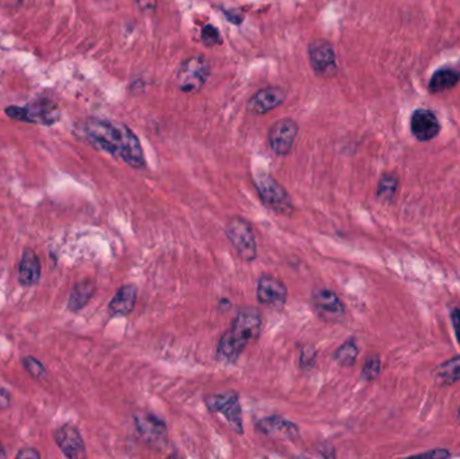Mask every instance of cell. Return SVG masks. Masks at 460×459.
I'll return each instance as SVG.
<instances>
[{"mask_svg":"<svg viewBox=\"0 0 460 459\" xmlns=\"http://www.w3.org/2000/svg\"><path fill=\"white\" fill-rule=\"evenodd\" d=\"M410 129L417 141H432L440 131V124L434 112L428 109H417L410 119Z\"/></svg>","mask_w":460,"mask_h":459,"instance_id":"16","label":"cell"},{"mask_svg":"<svg viewBox=\"0 0 460 459\" xmlns=\"http://www.w3.org/2000/svg\"><path fill=\"white\" fill-rule=\"evenodd\" d=\"M40 263L38 256L31 251L26 249L19 261L18 268V279L23 287H34L40 281Z\"/></svg>","mask_w":460,"mask_h":459,"instance_id":"18","label":"cell"},{"mask_svg":"<svg viewBox=\"0 0 460 459\" xmlns=\"http://www.w3.org/2000/svg\"><path fill=\"white\" fill-rule=\"evenodd\" d=\"M22 362H23V367L27 370V373L31 377H34L37 380H42V379H45L48 376V370L45 368V365L37 358L27 356V357H23Z\"/></svg>","mask_w":460,"mask_h":459,"instance_id":"24","label":"cell"},{"mask_svg":"<svg viewBox=\"0 0 460 459\" xmlns=\"http://www.w3.org/2000/svg\"><path fill=\"white\" fill-rule=\"evenodd\" d=\"M458 421L460 423V407H459V411H458Z\"/></svg>","mask_w":460,"mask_h":459,"instance_id":"35","label":"cell"},{"mask_svg":"<svg viewBox=\"0 0 460 459\" xmlns=\"http://www.w3.org/2000/svg\"><path fill=\"white\" fill-rule=\"evenodd\" d=\"M256 430L264 436L276 441L295 442L300 438V430L294 421H288L279 415L267 416L256 423Z\"/></svg>","mask_w":460,"mask_h":459,"instance_id":"13","label":"cell"},{"mask_svg":"<svg viewBox=\"0 0 460 459\" xmlns=\"http://www.w3.org/2000/svg\"><path fill=\"white\" fill-rule=\"evenodd\" d=\"M94 291H96V284L93 281H78L72 288V293L69 296V302H67V308L70 311H75V313L81 311L84 307L89 303L90 299L94 295Z\"/></svg>","mask_w":460,"mask_h":459,"instance_id":"19","label":"cell"},{"mask_svg":"<svg viewBox=\"0 0 460 459\" xmlns=\"http://www.w3.org/2000/svg\"><path fill=\"white\" fill-rule=\"evenodd\" d=\"M136 430L143 442L153 450H162L167 446L168 431L167 424L148 411H139L133 415Z\"/></svg>","mask_w":460,"mask_h":459,"instance_id":"8","label":"cell"},{"mask_svg":"<svg viewBox=\"0 0 460 459\" xmlns=\"http://www.w3.org/2000/svg\"><path fill=\"white\" fill-rule=\"evenodd\" d=\"M380 372H381V360L378 356H371L366 360L361 376L365 382H373L380 376Z\"/></svg>","mask_w":460,"mask_h":459,"instance_id":"25","label":"cell"},{"mask_svg":"<svg viewBox=\"0 0 460 459\" xmlns=\"http://www.w3.org/2000/svg\"><path fill=\"white\" fill-rule=\"evenodd\" d=\"M263 330V315L255 307L241 308L217 345L218 361L236 364L243 350L255 344Z\"/></svg>","mask_w":460,"mask_h":459,"instance_id":"2","label":"cell"},{"mask_svg":"<svg viewBox=\"0 0 460 459\" xmlns=\"http://www.w3.org/2000/svg\"><path fill=\"white\" fill-rule=\"evenodd\" d=\"M310 64L317 76L332 77L338 70L336 54L332 43L326 39H315L308 46Z\"/></svg>","mask_w":460,"mask_h":459,"instance_id":"9","label":"cell"},{"mask_svg":"<svg viewBox=\"0 0 460 459\" xmlns=\"http://www.w3.org/2000/svg\"><path fill=\"white\" fill-rule=\"evenodd\" d=\"M436 380L440 385H451L460 380V356L443 362L436 370Z\"/></svg>","mask_w":460,"mask_h":459,"instance_id":"21","label":"cell"},{"mask_svg":"<svg viewBox=\"0 0 460 459\" xmlns=\"http://www.w3.org/2000/svg\"><path fill=\"white\" fill-rule=\"evenodd\" d=\"M225 234L243 261L255 260L257 257V242L253 228L248 220L243 217L230 218L225 228Z\"/></svg>","mask_w":460,"mask_h":459,"instance_id":"6","label":"cell"},{"mask_svg":"<svg viewBox=\"0 0 460 459\" xmlns=\"http://www.w3.org/2000/svg\"><path fill=\"white\" fill-rule=\"evenodd\" d=\"M135 3L143 14L155 13L158 7V0H135Z\"/></svg>","mask_w":460,"mask_h":459,"instance_id":"28","label":"cell"},{"mask_svg":"<svg viewBox=\"0 0 460 459\" xmlns=\"http://www.w3.org/2000/svg\"><path fill=\"white\" fill-rule=\"evenodd\" d=\"M460 81V72L452 68H443L434 73L429 81L428 90L432 93H439L443 90L454 88Z\"/></svg>","mask_w":460,"mask_h":459,"instance_id":"20","label":"cell"},{"mask_svg":"<svg viewBox=\"0 0 460 459\" xmlns=\"http://www.w3.org/2000/svg\"><path fill=\"white\" fill-rule=\"evenodd\" d=\"M297 134H299V126L295 120L290 117L278 120L276 123L272 124V127L269 128V148L272 150V153L279 156L288 155L294 147Z\"/></svg>","mask_w":460,"mask_h":459,"instance_id":"10","label":"cell"},{"mask_svg":"<svg viewBox=\"0 0 460 459\" xmlns=\"http://www.w3.org/2000/svg\"><path fill=\"white\" fill-rule=\"evenodd\" d=\"M85 139L104 153L124 161L128 166L141 170L146 167L144 151L136 134L124 124L90 117L82 126Z\"/></svg>","mask_w":460,"mask_h":459,"instance_id":"1","label":"cell"},{"mask_svg":"<svg viewBox=\"0 0 460 459\" xmlns=\"http://www.w3.org/2000/svg\"><path fill=\"white\" fill-rule=\"evenodd\" d=\"M358 355H359V349L357 342L354 338H350L334 352L332 358L341 367H353L357 361Z\"/></svg>","mask_w":460,"mask_h":459,"instance_id":"22","label":"cell"},{"mask_svg":"<svg viewBox=\"0 0 460 459\" xmlns=\"http://www.w3.org/2000/svg\"><path fill=\"white\" fill-rule=\"evenodd\" d=\"M4 114L16 122L45 127L57 124L61 119L60 107L50 99H37L35 102H28L23 107L9 105L6 107Z\"/></svg>","mask_w":460,"mask_h":459,"instance_id":"3","label":"cell"},{"mask_svg":"<svg viewBox=\"0 0 460 459\" xmlns=\"http://www.w3.org/2000/svg\"><path fill=\"white\" fill-rule=\"evenodd\" d=\"M201 40L204 42V46L214 48L222 43L221 33L218 31L217 27L213 25H204L201 31Z\"/></svg>","mask_w":460,"mask_h":459,"instance_id":"26","label":"cell"},{"mask_svg":"<svg viewBox=\"0 0 460 459\" xmlns=\"http://www.w3.org/2000/svg\"><path fill=\"white\" fill-rule=\"evenodd\" d=\"M138 288L132 284H126L119 288L112 301L109 302V314L112 317H126L131 314L136 305Z\"/></svg>","mask_w":460,"mask_h":459,"instance_id":"17","label":"cell"},{"mask_svg":"<svg viewBox=\"0 0 460 459\" xmlns=\"http://www.w3.org/2000/svg\"><path fill=\"white\" fill-rule=\"evenodd\" d=\"M40 458V454L39 451H37L35 448H31V447H25L22 448L18 454H16V459H39Z\"/></svg>","mask_w":460,"mask_h":459,"instance_id":"30","label":"cell"},{"mask_svg":"<svg viewBox=\"0 0 460 459\" xmlns=\"http://www.w3.org/2000/svg\"><path fill=\"white\" fill-rule=\"evenodd\" d=\"M451 322L455 330V335L458 338V342L460 344V308H454L451 311Z\"/></svg>","mask_w":460,"mask_h":459,"instance_id":"31","label":"cell"},{"mask_svg":"<svg viewBox=\"0 0 460 459\" xmlns=\"http://www.w3.org/2000/svg\"><path fill=\"white\" fill-rule=\"evenodd\" d=\"M449 455L451 454H449V451H447V450H444V448H436V450H432V451L420 454L417 457L419 458H447Z\"/></svg>","mask_w":460,"mask_h":459,"instance_id":"29","label":"cell"},{"mask_svg":"<svg viewBox=\"0 0 460 459\" xmlns=\"http://www.w3.org/2000/svg\"><path fill=\"white\" fill-rule=\"evenodd\" d=\"M318 357V350L312 346H306L300 355V368L303 370L311 369L315 365Z\"/></svg>","mask_w":460,"mask_h":459,"instance_id":"27","label":"cell"},{"mask_svg":"<svg viewBox=\"0 0 460 459\" xmlns=\"http://www.w3.org/2000/svg\"><path fill=\"white\" fill-rule=\"evenodd\" d=\"M0 458H7V453H6L4 447L1 445V442H0Z\"/></svg>","mask_w":460,"mask_h":459,"instance_id":"33","label":"cell"},{"mask_svg":"<svg viewBox=\"0 0 460 459\" xmlns=\"http://www.w3.org/2000/svg\"><path fill=\"white\" fill-rule=\"evenodd\" d=\"M255 185L261 202L270 212L280 216H291L294 213L295 206L290 194L273 177L263 173L256 177Z\"/></svg>","mask_w":460,"mask_h":459,"instance_id":"4","label":"cell"},{"mask_svg":"<svg viewBox=\"0 0 460 459\" xmlns=\"http://www.w3.org/2000/svg\"><path fill=\"white\" fill-rule=\"evenodd\" d=\"M257 301L263 306L281 310L287 303V286L272 275H261L257 283Z\"/></svg>","mask_w":460,"mask_h":459,"instance_id":"11","label":"cell"},{"mask_svg":"<svg viewBox=\"0 0 460 459\" xmlns=\"http://www.w3.org/2000/svg\"><path fill=\"white\" fill-rule=\"evenodd\" d=\"M398 188V178L395 174H383L377 186V198L383 202H390Z\"/></svg>","mask_w":460,"mask_h":459,"instance_id":"23","label":"cell"},{"mask_svg":"<svg viewBox=\"0 0 460 459\" xmlns=\"http://www.w3.org/2000/svg\"><path fill=\"white\" fill-rule=\"evenodd\" d=\"M312 306L317 315L327 322H338L344 318L346 310L341 298L330 288H317L312 296Z\"/></svg>","mask_w":460,"mask_h":459,"instance_id":"12","label":"cell"},{"mask_svg":"<svg viewBox=\"0 0 460 459\" xmlns=\"http://www.w3.org/2000/svg\"><path fill=\"white\" fill-rule=\"evenodd\" d=\"M210 76V65L202 54L185 60L177 72L175 84L185 93H194L204 88Z\"/></svg>","mask_w":460,"mask_h":459,"instance_id":"5","label":"cell"},{"mask_svg":"<svg viewBox=\"0 0 460 459\" xmlns=\"http://www.w3.org/2000/svg\"><path fill=\"white\" fill-rule=\"evenodd\" d=\"M54 441L65 457L70 459L87 458V447L82 435L75 424L65 423L54 431Z\"/></svg>","mask_w":460,"mask_h":459,"instance_id":"14","label":"cell"},{"mask_svg":"<svg viewBox=\"0 0 460 459\" xmlns=\"http://www.w3.org/2000/svg\"><path fill=\"white\" fill-rule=\"evenodd\" d=\"M13 1H15V3H18V4H19V3H22L23 0H13Z\"/></svg>","mask_w":460,"mask_h":459,"instance_id":"34","label":"cell"},{"mask_svg":"<svg viewBox=\"0 0 460 459\" xmlns=\"http://www.w3.org/2000/svg\"><path fill=\"white\" fill-rule=\"evenodd\" d=\"M206 409L212 414H221L228 421L230 427L239 435L243 434V409L240 396L234 391L212 394L204 397Z\"/></svg>","mask_w":460,"mask_h":459,"instance_id":"7","label":"cell"},{"mask_svg":"<svg viewBox=\"0 0 460 459\" xmlns=\"http://www.w3.org/2000/svg\"><path fill=\"white\" fill-rule=\"evenodd\" d=\"M10 404H11V394L7 389L0 388V409H9Z\"/></svg>","mask_w":460,"mask_h":459,"instance_id":"32","label":"cell"},{"mask_svg":"<svg viewBox=\"0 0 460 459\" xmlns=\"http://www.w3.org/2000/svg\"><path fill=\"white\" fill-rule=\"evenodd\" d=\"M287 97V92L281 87H268L256 92L249 99L246 108L252 115H265L281 105Z\"/></svg>","mask_w":460,"mask_h":459,"instance_id":"15","label":"cell"}]
</instances>
